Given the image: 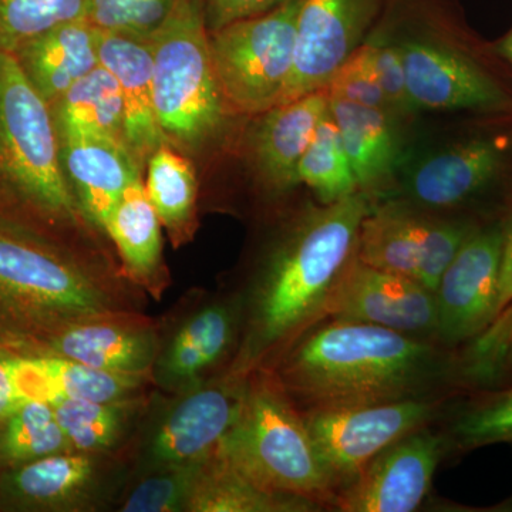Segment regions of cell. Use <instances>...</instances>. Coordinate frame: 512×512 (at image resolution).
<instances>
[{
  "label": "cell",
  "mask_w": 512,
  "mask_h": 512,
  "mask_svg": "<svg viewBox=\"0 0 512 512\" xmlns=\"http://www.w3.org/2000/svg\"><path fill=\"white\" fill-rule=\"evenodd\" d=\"M138 382L137 375L94 369L63 356L18 359V383L26 400L113 404L126 397Z\"/></svg>",
  "instance_id": "22"
},
{
  "label": "cell",
  "mask_w": 512,
  "mask_h": 512,
  "mask_svg": "<svg viewBox=\"0 0 512 512\" xmlns=\"http://www.w3.org/2000/svg\"><path fill=\"white\" fill-rule=\"evenodd\" d=\"M507 154V144L500 137L450 144L404 171L400 200L434 214L456 210L493 185L503 173Z\"/></svg>",
  "instance_id": "14"
},
{
  "label": "cell",
  "mask_w": 512,
  "mask_h": 512,
  "mask_svg": "<svg viewBox=\"0 0 512 512\" xmlns=\"http://www.w3.org/2000/svg\"><path fill=\"white\" fill-rule=\"evenodd\" d=\"M70 448L82 451L109 447L119 431V414L111 403L63 400L52 404Z\"/></svg>",
  "instance_id": "34"
},
{
  "label": "cell",
  "mask_w": 512,
  "mask_h": 512,
  "mask_svg": "<svg viewBox=\"0 0 512 512\" xmlns=\"http://www.w3.org/2000/svg\"><path fill=\"white\" fill-rule=\"evenodd\" d=\"M232 339L231 313L212 306L181 329L167 357V372L178 379L197 376L220 359Z\"/></svg>",
  "instance_id": "29"
},
{
  "label": "cell",
  "mask_w": 512,
  "mask_h": 512,
  "mask_svg": "<svg viewBox=\"0 0 512 512\" xmlns=\"http://www.w3.org/2000/svg\"><path fill=\"white\" fill-rule=\"evenodd\" d=\"M329 113L338 127L359 191L370 201L376 195L387 194L399 168V117L333 96H329Z\"/></svg>",
  "instance_id": "20"
},
{
  "label": "cell",
  "mask_w": 512,
  "mask_h": 512,
  "mask_svg": "<svg viewBox=\"0 0 512 512\" xmlns=\"http://www.w3.org/2000/svg\"><path fill=\"white\" fill-rule=\"evenodd\" d=\"M512 303V215L503 225L501 245L500 293H498L497 316ZM495 316V318H497Z\"/></svg>",
  "instance_id": "42"
},
{
  "label": "cell",
  "mask_w": 512,
  "mask_h": 512,
  "mask_svg": "<svg viewBox=\"0 0 512 512\" xmlns=\"http://www.w3.org/2000/svg\"><path fill=\"white\" fill-rule=\"evenodd\" d=\"M50 109L59 138L97 136L126 143L120 86L101 63L73 84Z\"/></svg>",
  "instance_id": "23"
},
{
  "label": "cell",
  "mask_w": 512,
  "mask_h": 512,
  "mask_svg": "<svg viewBox=\"0 0 512 512\" xmlns=\"http://www.w3.org/2000/svg\"><path fill=\"white\" fill-rule=\"evenodd\" d=\"M90 0H0V52L13 53L46 30L86 18Z\"/></svg>",
  "instance_id": "31"
},
{
  "label": "cell",
  "mask_w": 512,
  "mask_h": 512,
  "mask_svg": "<svg viewBox=\"0 0 512 512\" xmlns=\"http://www.w3.org/2000/svg\"><path fill=\"white\" fill-rule=\"evenodd\" d=\"M173 473L150 477L137 485L123 510L128 512L174 511L187 504L194 490L200 466L171 467Z\"/></svg>",
  "instance_id": "38"
},
{
  "label": "cell",
  "mask_w": 512,
  "mask_h": 512,
  "mask_svg": "<svg viewBox=\"0 0 512 512\" xmlns=\"http://www.w3.org/2000/svg\"><path fill=\"white\" fill-rule=\"evenodd\" d=\"M299 184L308 185L319 204H333L359 191L338 127L326 114L298 165Z\"/></svg>",
  "instance_id": "28"
},
{
  "label": "cell",
  "mask_w": 512,
  "mask_h": 512,
  "mask_svg": "<svg viewBox=\"0 0 512 512\" xmlns=\"http://www.w3.org/2000/svg\"><path fill=\"white\" fill-rule=\"evenodd\" d=\"M434 414L436 402L430 397H417L365 406L308 410L303 417L339 491L377 454L426 426Z\"/></svg>",
  "instance_id": "9"
},
{
  "label": "cell",
  "mask_w": 512,
  "mask_h": 512,
  "mask_svg": "<svg viewBox=\"0 0 512 512\" xmlns=\"http://www.w3.org/2000/svg\"><path fill=\"white\" fill-rule=\"evenodd\" d=\"M0 292L16 301L60 313H90L101 306L89 279L60 256L0 231Z\"/></svg>",
  "instance_id": "15"
},
{
  "label": "cell",
  "mask_w": 512,
  "mask_h": 512,
  "mask_svg": "<svg viewBox=\"0 0 512 512\" xmlns=\"http://www.w3.org/2000/svg\"><path fill=\"white\" fill-rule=\"evenodd\" d=\"M0 180L47 214L73 217L52 109L10 53L0 52Z\"/></svg>",
  "instance_id": "6"
},
{
  "label": "cell",
  "mask_w": 512,
  "mask_h": 512,
  "mask_svg": "<svg viewBox=\"0 0 512 512\" xmlns=\"http://www.w3.org/2000/svg\"><path fill=\"white\" fill-rule=\"evenodd\" d=\"M503 225L474 229L436 289V339L458 345L480 335L497 316Z\"/></svg>",
  "instance_id": "11"
},
{
  "label": "cell",
  "mask_w": 512,
  "mask_h": 512,
  "mask_svg": "<svg viewBox=\"0 0 512 512\" xmlns=\"http://www.w3.org/2000/svg\"><path fill=\"white\" fill-rule=\"evenodd\" d=\"M210 30H217L237 20L264 15L286 0H205Z\"/></svg>",
  "instance_id": "40"
},
{
  "label": "cell",
  "mask_w": 512,
  "mask_h": 512,
  "mask_svg": "<svg viewBox=\"0 0 512 512\" xmlns=\"http://www.w3.org/2000/svg\"><path fill=\"white\" fill-rule=\"evenodd\" d=\"M148 42L154 104L165 140L185 150L204 146L220 133L229 110L212 64L200 0H178Z\"/></svg>",
  "instance_id": "4"
},
{
  "label": "cell",
  "mask_w": 512,
  "mask_h": 512,
  "mask_svg": "<svg viewBox=\"0 0 512 512\" xmlns=\"http://www.w3.org/2000/svg\"><path fill=\"white\" fill-rule=\"evenodd\" d=\"M13 56L49 106L100 64L99 29L87 18L62 23L20 46Z\"/></svg>",
  "instance_id": "21"
},
{
  "label": "cell",
  "mask_w": 512,
  "mask_h": 512,
  "mask_svg": "<svg viewBox=\"0 0 512 512\" xmlns=\"http://www.w3.org/2000/svg\"><path fill=\"white\" fill-rule=\"evenodd\" d=\"M60 160L69 185L90 220L106 229L121 195L141 174L126 143L109 137H60Z\"/></svg>",
  "instance_id": "19"
},
{
  "label": "cell",
  "mask_w": 512,
  "mask_h": 512,
  "mask_svg": "<svg viewBox=\"0 0 512 512\" xmlns=\"http://www.w3.org/2000/svg\"><path fill=\"white\" fill-rule=\"evenodd\" d=\"M446 440L419 429L396 441L350 483L339 488L333 507L343 512H412L426 498Z\"/></svg>",
  "instance_id": "13"
},
{
  "label": "cell",
  "mask_w": 512,
  "mask_h": 512,
  "mask_svg": "<svg viewBox=\"0 0 512 512\" xmlns=\"http://www.w3.org/2000/svg\"><path fill=\"white\" fill-rule=\"evenodd\" d=\"M474 339L473 348L461 360L464 376L481 383L512 372V303Z\"/></svg>",
  "instance_id": "35"
},
{
  "label": "cell",
  "mask_w": 512,
  "mask_h": 512,
  "mask_svg": "<svg viewBox=\"0 0 512 512\" xmlns=\"http://www.w3.org/2000/svg\"><path fill=\"white\" fill-rule=\"evenodd\" d=\"M60 356L94 369L138 375L150 363L153 348L146 335L104 323L66 330L57 339Z\"/></svg>",
  "instance_id": "26"
},
{
  "label": "cell",
  "mask_w": 512,
  "mask_h": 512,
  "mask_svg": "<svg viewBox=\"0 0 512 512\" xmlns=\"http://www.w3.org/2000/svg\"><path fill=\"white\" fill-rule=\"evenodd\" d=\"M392 0H299L295 60L278 104L328 89ZM276 104V106H278Z\"/></svg>",
  "instance_id": "10"
},
{
  "label": "cell",
  "mask_w": 512,
  "mask_h": 512,
  "mask_svg": "<svg viewBox=\"0 0 512 512\" xmlns=\"http://www.w3.org/2000/svg\"><path fill=\"white\" fill-rule=\"evenodd\" d=\"M463 448H477L512 441V389L461 414L453 427Z\"/></svg>",
  "instance_id": "36"
},
{
  "label": "cell",
  "mask_w": 512,
  "mask_h": 512,
  "mask_svg": "<svg viewBox=\"0 0 512 512\" xmlns=\"http://www.w3.org/2000/svg\"><path fill=\"white\" fill-rule=\"evenodd\" d=\"M474 231L402 200L372 205L362 221L357 259L436 292L441 275Z\"/></svg>",
  "instance_id": "8"
},
{
  "label": "cell",
  "mask_w": 512,
  "mask_h": 512,
  "mask_svg": "<svg viewBox=\"0 0 512 512\" xmlns=\"http://www.w3.org/2000/svg\"><path fill=\"white\" fill-rule=\"evenodd\" d=\"M90 477L89 458L57 453L25 463L13 477V485L30 501L55 503L79 491Z\"/></svg>",
  "instance_id": "32"
},
{
  "label": "cell",
  "mask_w": 512,
  "mask_h": 512,
  "mask_svg": "<svg viewBox=\"0 0 512 512\" xmlns=\"http://www.w3.org/2000/svg\"><path fill=\"white\" fill-rule=\"evenodd\" d=\"M100 63L120 86L124 136L137 163L143 165L165 140L154 104L153 59L148 39L99 30Z\"/></svg>",
  "instance_id": "18"
},
{
  "label": "cell",
  "mask_w": 512,
  "mask_h": 512,
  "mask_svg": "<svg viewBox=\"0 0 512 512\" xmlns=\"http://www.w3.org/2000/svg\"><path fill=\"white\" fill-rule=\"evenodd\" d=\"M328 113V90H319L256 116L259 120L251 136L252 163L272 190L286 191L299 184L298 165Z\"/></svg>",
  "instance_id": "17"
},
{
  "label": "cell",
  "mask_w": 512,
  "mask_h": 512,
  "mask_svg": "<svg viewBox=\"0 0 512 512\" xmlns=\"http://www.w3.org/2000/svg\"><path fill=\"white\" fill-rule=\"evenodd\" d=\"M244 389L212 387L187 397L165 419L154 440V456L167 467L201 466L217 456L237 423Z\"/></svg>",
  "instance_id": "16"
},
{
  "label": "cell",
  "mask_w": 512,
  "mask_h": 512,
  "mask_svg": "<svg viewBox=\"0 0 512 512\" xmlns=\"http://www.w3.org/2000/svg\"><path fill=\"white\" fill-rule=\"evenodd\" d=\"M178 0H90L86 18L101 32L148 39L171 15Z\"/></svg>",
  "instance_id": "33"
},
{
  "label": "cell",
  "mask_w": 512,
  "mask_h": 512,
  "mask_svg": "<svg viewBox=\"0 0 512 512\" xmlns=\"http://www.w3.org/2000/svg\"><path fill=\"white\" fill-rule=\"evenodd\" d=\"M26 402L18 383V359H0V421H6Z\"/></svg>",
  "instance_id": "41"
},
{
  "label": "cell",
  "mask_w": 512,
  "mask_h": 512,
  "mask_svg": "<svg viewBox=\"0 0 512 512\" xmlns=\"http://www.w3.org/2000/svg\"><path fill=\"white\" fill-rule=\"evenodd\" d=\"M146 190L161 224L174 235H181L194 218L197 177L192 164L163 144L147 161Z\"/></svg>",
  "instance_id": "27"
},
{
  "label": "cell",
  "mask_w": 512,
  "mask_h": 512,
  "mask_svg": "<svg viewBox=\"0 0 512 512\" xmlns=\"http://www.w3.org/2000/svg\"><path fill=\"white\" fill-rule=\"evenodd\" d=\"M326 90L329 96L352 101L360 106L389 111L397 116L392 104L386 99L379 83L376 82L363 45L340 67Z\"/></svg>",
  "instance_id": "39"
},
{
  "label": "cell",
  "mask_w": 512,
  "mask_h": 512,
  "mask_svg": "<svg viewBox=\"0 0 512 512\" xmlns=\"http://www.w3.org/2000/svg\"><path fill=\"white\" fill-rule=\"evenodd\" d=\"M326 319L367 323L413 338H436V292L355 256L330 296Z\"/></svg>",
  "instance_id": "12"
},
{
  "label": "cell",
  "mask_w": 512,
  "mask_h": 512,
  "mask_svg": "<svg viewBox=\"0 0 512 512\" xmlns=\"http://www.w3.org/2000/svg\"><path fill=\"white\" fill-rule=\"evenodd\" d=\"M299 0L210 30L212 64L228 110L259 116L278 104L295 60Z\"/></svg>",
  "instance_id": "7"
},
{
  "label": "cell",
  "mask_w": 512,
  "mask_h": 512,
  "mask_svg": "<svg viewBox=\"0 0 512 512\" xmlns=\"http://www.w3.org/2000/svg\"><path fill=\"white\" fill-rule=\"evenodd\" d=\"M218 457L266 490L333 505L338 484L330 476L305 417L293 409L286 390L261 379L245 389L235 426Z\"/></svg>",
  "instance_id": "3"
},
{
  "label": "cell",
  "mask_w": 512,
  "mask_h": 512,
  "mask_svg": "<svg viewBox=\"0 0 512 512\" xmlns=\"http://www.w3.org/2000/svg\"><path fill=\"white\" fill-rule=\"evenodd\" d=\"M500 52L503 53L505 59L512 64V29L507 36L504 37L500 45Z\"/></svg>",
  "instance_id": "43"
},
{
  "label": "cell",
  "mask_w": 512,
  "mask_h": 512,
  "mask_svg": "<svg viewBox=\"0 0 512 512\" xmlns=\"http://www.w3.org/2000/svg\"><path fill=\"white\" fill-rule=\"evenodd\" d=\"M372 201L357 191L303 212L269 262L258 293V349L308 333L326 318L330 296L355 259L362 221Z\"/></svg>",
  "instance_id": "2"
},
{
  "label": "cell",
  "mask_w": 512,
  "mask_h": 512,
  "mask_svg": "<svg viewBox=\"0 0 512 512\" xmlns=\"http://www.w3.org/2000/svg\"><path fill=\"white\" fill-rule=\"evenodd\" d=\"M70 448L52 404L26 400L6 420L0 451L15 463H29Z\"/></svg>",
  "instance_id": "30"
},
{
  "label": "cell",
  "mask_w": 512,
  "mask_h": 512,
  "mask_svg": "<svg viewBox=\"0 0 512 512\" xmlns=\"http://www.w3.org/2000/svg\"><path fill=\"white\" fill-rule=\"evenodd\" d=\"M161 225L146 184L138 174L127 185L104 229L113 238L128 271L136 278H148L160 264Z\"/></svg>",
  "instance_id": "25"
},
{
  "label": "cell",
  "mask_w": 512,
  "mask_h": 512,
  "mask_svg": "<svg viewBox=\"0 0 512 512\" xmlns=\"http://www.w3.org/2000/svg\"><path fill=\"white\" fill-rule=\"evenodd\" d=\"M217 457V466L200 473L188 507L204 512L316 511L322 505L306 498L266 490L245 474Z\"/></svg>",
  "instance_id": "24"
},
{
  "label": "cell",
  "mask_w": 512,
  "mask_h": 512,
  "mask_svg": "<svg viewBox=\"0 0 512 512\" xmlns=\"http://www.w3.org/2000/svg\"><path fill=\"white\" fill-rule=\"evenodd\" d=\"M456 370L426 339L326 319L303 336L282 367V387L308 410L429 397Z\"/></svg>",
  "instance_id": "1"
},
{
  "label": "cell",
  "mask_w": 512,
  "mask_h": 512,
  "mask_svg": "<svg viewBox=\"0 0 512 512\" xmlns=\"http://www.w3.org/2000/svg\"><path fill=\"white\" fill-rule=\"evenodd\" d=\"M363 47L376 82L379 83L386 99L392 104L397 116L400 119L412 116L416 109L407 90L402 55L392 37L377 23L376 28L363 43Z\"/></svg>",
  "instance_id": "37"
},
{
  "label": "cell",
  "mask_w": 512,
  "mask_h": 512,
  "mask_svg": "<svg viewBox=\"0 0 512 512\" xmlns=\"http://www.w3.org/2000/svg\"><path fill=\"white\" fill-rule=\"evenodd\" d=\"M448 22L446 0H392L380 19L402 55L414 109H507V94L490 74L443 37Z\"/></svg>",
  "instance_id": "5"
}]
</instances>
